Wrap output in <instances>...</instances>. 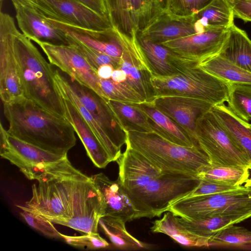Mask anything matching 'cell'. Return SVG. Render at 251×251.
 Returning <instances> with one entry per match:
<instances>
[{
    "label": "cell",
    "mask_w": 251,
    "mask_h": 251,
    "mask_svg": "<svg viewBox=\"0 0 251 251\" xmlns=\"http://www.w3.org/2000/svg\"><path fill=\"white\" fill-rule=\"evenodd\" d=\"M32 186V197L21 210L84 233H97L104 205L90 176L75 168L68 156L47 166Z\"/></svg>",
    "instance_id": "1"
},
{
    "label": "cell",
    "mask_w": 251,
    "mask_h": 251,
    "mask_svg": "<svg viewBox=\"0 0 251 251\" xmlns=\"http://www.w3.org/2000/svg\"><path fill=\"white\" fill-rule=\"evenodd\" d=\"M118 180L138 213V219L160 217L199 184L198 176L163 170L126 147L116 160Z\"/></svg>",
    "instance_id": "2"
},
{
    "label": "cell",
    "mask_w": 251,
    "mask_h": 251,
    "mask_svg": "<svg viewBox=\"0 0 251 251\" xmlns=\"http://www.w3.org/2000/svg\"><path fill=\"white\" fill-rule=\"evenodd\" d=\"M3 106L9 123L7 131L14 137L58 154H67L75 146V132L65 117L47 111L25 97Z\"/></svg>",
    "instance_id": "3"
},
{
    "label": "cell",
    "mask_w": 251,
    "mask_h": 251,
    "mask_svg": "<svg viewBox=\"0 0 251 251\" xmlns=\"http://www.w3.org/2000/svg\"><path fill=\"white\" fill-rule=\"evenodd\" d=\"M13 47L24 97L47 111L65 117L51 64L18 29L14 34Z\"/></svg>",
    "instance_id": "4"
},
{
    "label": "cell",
    "mask_w": 251,
    "mask_h": 251,
    "mask_svg": "<svg viewBox=\"0 0 251 251\" xmlns=\"http://www.w3.org/2000/svg\"><path fill=\"white\" fill-rule=\"evenodd\" d=\"M126 147L139 152L160 169L198 176L210 164L207 155L198 146H180L154 132L125 131Z\"/></svg>",
    "instance_id": "5"
},
{
    "label": "cell",
    "mask_w": 251,
    "mask_h": 251,
    "mask_svg": "<svg viewBox=\"0 0 251 251\" xmlns=\"http://www.w3.org/2000/svg\"><path fill=\"white\" fill-rule=\"evenodd\" d=\"M151 82L154 98L186 96L206 101L213 105L223 104L228 99V84L197 66L168 76L152 73Z\"/></svg>",
    "instance_id": "6"
},
{
    "label": "cell",
    "mask_w": 251,
    "mask_h": 251,
    "mask_svg": "<svg viewBox=\"0 0 251 251\" xmlns=\"http://www.w3.org/2000/svg\"><path fill=\"white\" fill-rule=\"evenodd\" d=\"M168 211L188 219L213 215L251 217V187L214 195L186 197L172 204Z\"/></svg>",
    "instance_id": "7"
},
{
    "label": "cell",
    "mask_w": 251,
    "mask_h": 251,
    "mask_svg": "<svg viewBox=\"0 0 251 251\" xmlns=\"http://www.w3.org/2000/svg\"><path fill=\"white\" fill-rule=\"evenodd\" d=\"M196 134L198 147L211 164L238 166L251 170V159L231 139L211 109L198 118Z\"/></svg>",
    "instance_id": "8"
},
{
    "label": "cell",
    "mask_w": 251,
    "mask_h": 251,
    "mask_svg": "<svg viewBox=\"0 0 251 251\" xmlns=\"http://www.w3.org/2000/svg\"><path fill=\"white\" fill-rule=\"evenodd\" d=\"M52 20L96 30L113 27L109 20L76 0H10Z\"/></svg>",
    "instance_id": "9"
},
{
    "label": "cell",
    "mask_w": 251,
    "mask_h": 251,
    "mask_svg": "<svg viewBox=\"0 0 251 251\" xmlns=\"http://www.w3.org/2000/svg\"><path fill=\"white\" fill-rule=\"evenodd\" d=\"M0 155L30 180H36L49 165L62 160L67 154L53 153L10 135L0 124Z\"/></svg>",
    "instance_id": "10"
},
{
    "label": "cell",
    "mask_w": 251,
    "mask_h": 251,
    "mask_svg": "<svg viewBox=\"0 0 251 251\" xmlns=\"http://www.w3.org/2000/svg\"><path fill=\"white\" fill-rule=\"evenodd\" d=\"M17 30L13 18L0 11V96L3 104L24 97L13 47Z\"/></svg>",
    "instance_id": "11"
},
{
    "label": "cell",
    "mask_w": 251,
    "mask_h": 251,
    "mask_svg": "<svg viewBox=\"0 0 251 251\" xmlns=\"http://www.w3.org/2000/svg\"><path fill=\"white\" fill-rule=\"evenodd\" d=\"M117 31L122 48L117 68L127 75L124 83L141 95L146 101L153 100L154 94L151 82L152 72L138 42L137 31L130 37Z\"/></svg>",
    "instance_id": "12"
},
{
    "label": "cell",
    "mask_w": 251,
    "mask_h": 251,
    "mask_svg": "<svg viewBox=\"0 0 251 251\" xmlns=\"http://www.w3.org/2000/svg\"><path fill=\"white\" fill-rule=\"evenodd\" d=\"M35 43L42 49L51 65L107 100L100 85L97 72L74 47L69 45H57L41 41Z\"/></svg>",
    "instance_id": "13"
},
{
    "label": "cell",
    "mask_w": 251,
    "mask_h": 251,
    "mask_svg": "<svg viewBox=\"0 0 251 251\" xmlns=\"http://www.w3.org/2000/svg\"><path fill=\"white\" fill-rule=\"evenodd\" d=\"M229 28H211L161 45L197 65L219 54L228 37Z\"/></svg>",
    "instance_id": "14"
},
{
    "label": "cell",
    "mask_w": 251,
    "mask_h": 251,
    "mask_svg": "<svg viewBox=\"0 0 251 251\" xmlns=\"http://www.w3.org/2000/svg\"><path fill=\"white\" fill-rule=\"evenodd\" d=\"M153 105L182 127L194 145L196 140V126L198 118L210 110V103L200 99L181 96L155 97L151 101Z\"/></svg>",
    "instance_id": "15"
},
{
    "label": "cell",
    "mask_w": 251,
    "mask_h": 251,
    "mask_svg": "<svg viewBox=\"0 0 251 251\" xmlns=\"http://www.w3.org/2000/svg\"><path fill=\"white\" fill-rule=\"evenodd\" d=\"M65 77L81 103L108 137L121 149L126 144V135L120 128L106 100L68 76Z\"/></svg>",
    "instance_id": "16"
},
{
    "label": "cell",
    "mask_w": 251,
    "mask_h": 251,
    "mask_svg": "<svg viewBox=\"0 0 251 251\" xmlns=\"http://www.w3.org/2000/svg\"><path fill=\"white\" fill-rule=\"evenodd\" d=\"M47 19L68 36L85 46L112 57H121L122 48L114 28L96 30Z\"/></svg>",
    "instance_id": "17"
},
{
    "label": "cell",
    "mask_w": 251,
    "mask_h": 251,
    "mask_svg": "<svg viewBox=\"0 0 251 251\" xmlns=\"http://www.w3.org/2000/svg\"><path fill=\"white\" fill-rule=\"evenodd\" d=\"M204 31L193 15L178 16L166 11L144 31L137 32L147 39L161 44Z\"/></svg>",
    "instance_id": "18"
},
{
    "label": "cell",
    "mask_w": 251,
    "mask_h": 251,
    "mask_svg": "<svg viewBox=\"0 0 251 251\" xmlns=\"http://www.w3.org/2000/svg\"><path fill=\"white\" fill-rule=\"evenodd\" d=\"M90 177L101 194L103 216L120 217L126 222L138 219L137 211L118 179L111 180L102 173Z\"/></svg>",
    "instance_id": "19"
},
{
    "label": "cell",
    "mask_w": 251,
    "mask_h": 251,
    "mask_svg": "<svg viewBox=\"0 0 251 251\" xmlns=\"http://www.w3.org/2000/svg\"><path fill=\"white\" fill-rule=\"evenodd\" d=\"M13 6L18 26L27 38L35 42L69 45L66 34L52 25L42 14L22 5Z\"/></svg>",
    "instance_id": "20"
},
{
    "label": "cell",
    "mask_w": 251,
    "mask_h": 251,
    "mask_svg": "<svg viewBox=\"0 0 251 251\" xmlns=\"http://www.w3.org/2000/svg\"><path fill=\"white\" fill-rule=\"evenodd\" d=\"M58 92L64 108V116L74 127L87 155L97 167L105 168L112 162L107 152L75 106L64 95L59 91Z\"/></svg>",
    "instance_id": "21"
},
{
    "label": "cell",
    "mask_w": 251,
    "mask_h": 251,
    "mask_svg": "<svg viewBox=\"0 0 251 251\" xmlns=\"http://www.w3.org/2000/svg\"><path fill=\"white\" fill-rule=\"evenodd\" d=\"M137 38L152 73L168 76L195 66L167 47L147 39L137 32Z\"/></svg>",
    "instance_id": "22"
},
{
    "label": "cell",
    "mask_w": 251,
    "mask_h": 251,
    "mask_svg": "<svg viewBox=\"0 0 251 251\" xmlns=\"http://www.w3.org/2000/svg\"><path fill=\"white\" fill-rule=\"evenodd\" d=\"M135 104L147 117L153 132L180 146L188 147L195 146L187 133L156 107L151 101Z\"/></svg>",
    "instance_id": "23"
},
{
    "label": "cell",
    "mask_w": 251,
    "mask_h": 251,
    "mask_svg": "<svg viewBox=\"0 0 251 251\" xmlns=\"http://www.w3.org/2000/svg\"><path fill=\"white\" fill-rule=\"evenodd\" d=\"M54 79L58 90L75 106L107 152L112 162L116 161L122 154L121 149L108 137L81 103L76 95L69 86L65 75L61 74L59 70H56L54 72Z\"/></svg>",
    "instance_id": "24"
},
{
    "label": "cell",
    "mask_w": 251,
    "mask_h": 251,
    "mask_svg": "<svg viewBox=\"0 0 251 251\" xmlns=\"http://www.w3.org/2000/svg\"><path fill=\"white\" fill-rule=\"evenodd\" d=\"M211 110L236 145L251 159V124L240 119L224 103Z\"/></svg>",
    "instance_id": "25"
},
{
    "label": "cell",
    "mask_w": 251,
    "mask_h": 251,
    "mask_svg": "<svg viewBox=\"0 0 251 251\" xmlns=\"http://www.w3.org/2000/svg\"><path fill=\"white\" fill-rule=\"evenodd\" d=\"M152 223L151 232L164 233L183 246H210V238L201 236L190 232L180 223L178 217L170 211L166 212L161 219L154 221Z\"/></svg>",
    "instance_id": "26"
},
{
    "label": "cell",
    "mask_w": 251,
    "mask_h": 251,
    "mask_svg": "<svg viewBox=\"0 0 251 251\" xmlns=\"http://www.w3.org/2000/svg\"><path fill=\"white\" fill-rule=\"evenodd\" d=\"M219 55L251 73V40L245 31L234 24Z\"/></svg>",
    "instance_id": "27"
},
{
    "label": "cell",
    "mask_w": 251,
    "mask_h": 251,
    "mask_svg": "<svg viewBox=\"0 0 251 251\" xmlns=\"http://www.w3.org/2000/svg\"><path fill=\"white\" fill-rule=\"evenodd\" d=\"M106 100L120 128L124 132L125 131L153 132L147 117L135 103L110 99Z\"/></svg>",
    "instance_id": "28"
},
{
    "label": "cell",
    "mask_w": 251,
    "mask_h": 251,
    "mask_svg": "<svg viewBox=\"0 0 251 251\" xmlns=\"http://www.w3.org/2000/svg\"><path fill=\"white\" fill-rule=\"evenodd\" d=\"M197 66L227 84L251 85V73L218 54Z\"/></svg>",
    "instance_id": "29"
},
{
    "label": "cell",
    "mask_w": 251,
    "mask_h": 251,
    "mask_svg": "<svg viewBox=\"0 0 251 251\" xmlns=\"http://www.w3.org/2000/svg\"><path fill=\"white\" fill-rule=\"evenodd\" d=\"M126 222L121 218L105 215L99 220V225L112 244L122 250H137L149 248L126 230Z\"/></svg>",
    "instance_id": "30"
},
{
    "label": "cell",
    "mask_w": 251,
    "mask_h": 251,
    "mask_svg": "<svg viewBox=\"0 0 251 251\" xmlns=\"http://www.w3.org/2000/svg\"><path fill=\"white\" fill-rule=\"evenodd\" d=\"M193 16L204 30L211 28H229L234 25L233 10L227 0H213Z\"/></svg>",
    "instance_id": "31"
},
{
    "label": "cell",
    "mask_w": 251,
    "mask_h": 251,
    "mask_svg": "<svg viewBox=\"0 0 251 251\" xmlns=\"http://www.w3.org/2000/svg\"><path fill=\"white\" fill-rule=\"evenodd\" d=\"M168 0H129L134 28L141 32L155 21L167 8Z\"/></svg>",
    "instance_id": "32"
},
{
    "label": "cell",
    "mask_w": 251,
    "mask_h": 251,
    "mask_svg": "<svg viewBox=\"0 0 251 251\" xmlns=\"http://www.w3.org/2000/svg\"><path fill=\"white\" fill-rule=\"evenodd\" d=\"M178 220L190 232L211 239L222 230L247 219L241 217L213 215L198 219L178 217Z\"/></svg>",
    "instance_id": "33"
},
{
    "label": "cell",
    "mask_w": 251,
    "mask_h": 251,
    "mask_svg": "<svg viewBox=\"0 0 251 251\" xmlns=\"http://www.w3.org/2000/svg\"><path fill=\"white\" fill-rule=\"evenodd\" d=\"M249 169L233 165L209 164L201 169L198 174L200 179L218 183L242 185L250 177Z\"/></svg>",
    "instance_id": "34"
},
{
    "label": "cell",
    "mask_w": 251,
    "mask_h": 251,
    "mask_svg": "<svg viewBox=\"0 0 251 251\" xmlns=\"http://www.w3.org/2000/svg\"><path fill=\"white\" fill-rule=\"evenodd\" d=\"M228 107L240 119L251 121V85L228 84Z\"/></svg>",
    "instance_id": "35"
},
{
    "label": "cell",
    "mask_w": 251,
    "mask_h": 251,
    "mask_svg": "<svg viewBox=\"0 0 251 251\" xmlns=\"http://www.w3.org/2000/svg\"><path fill=\"white\" fill-rule=\"evenodd\" d=\"M110 22L113 28L129 36L137 31L130 14L129 0H105Z\"/></svg>",
    "instance_id": "36"
},
{
    "label": "cell",
    "mask_w": 251,
    "mask_h": 251,
    "mask_svg": "<svg viewBox=\"0 0 251 251\" xmlns=\"http://www.w3.org/2000/svg\"><path fill=\"white\" fill-rule=\"evenodd\" d=\"M99 83L107 100L134 103L146 101L141 95L124 82H117L111 78H99Z\"/></svg>",
    "instance_id": "37"
},
{
    "label": "cell",
    "mask_w": 251,
    "mask_h": 251,
    "mask_svg": "<svg viewBox=\"0 0 251 251\" xmlns=\"http://www.w3.org/2000/svg\"><path fill=\"white\" fill-rule=\"evenodd\" d=\"M251 244V231L234 225L220 231L212 237L210 246H240Z\"/></svg>",
    "instance_id": "38"
},
{
    "label": "cell",
    "mask_w": 251,
    "mask_h": 251,
    "mask_svg": "<svg viewBox=\"0 0 251 251\" xmlns=\"http://www.w3.org/2000/svg\"><path fill=\"white\" fill-rule=\"evenodd\" d=\"M67 36L69 45L77 50L96 72L100 66L104 64L112 65L115 69L118 68L120 58L112 57L90 49L67 35Z\"/></svg>",
    "instance_id": "39"
},
{
    "label": "cell",
    "mask_w": 251,
    "mask_h": 251,
    "mask_svg": "<svg viewBox=\"0 0 251 251\" xmlns=\"http://www.w3.org/2000/svg\"><path fill=\"white\" fill-rule=\"evenodd\" d=\"M213 0H168L166 11L178 16H190L196 14Z\"/></svg>",
    "instance_id": "40"
},
{
    "label": "cell",
    "mask_w": 251,
    "mask_h": 251,
    "mask_svg": "<svg viewBox=\"0 0 251 251\" xmlns=\"http://www.w3.org/2000/svg\"><path fill=\"white\" fill-rule=\"evenodd\" d=\"M61 235L68 244L82 249L96 250L105 248L109 246L98 232L84 233L80 236H69L62 233Z\"/></svg>",
    "instance_id": "41"
},
{
    "label": "cell",
    "mask_w": 251,
    "mask_h": 251,
    "mask_svg": "<svg viewBox=\"0 0 251 251\" xmlns=\"http://www.w3.org/2000/svg\"><path fill=\"white\" fill-rule=\"evenodd\" d=\"M21 216L31 227L38 230L45 235L53 238H62L53 223L43 217L25 210L20 212Z\"/></svg>",
    "instance_id": "42"
},
{
    "label": "cell",
    "mask_w": 251,
    "mask_h": 251,
    "mask_svg": "<svg viewBox=\"0 0 251 251\" xmlns=\"http://www.w3.org/2000/svg\"><path fill=\"white\" fill-rule=\"evenodd\" d=\"M243 186H232L201 179L198 186L184 198L214 195L236 190L242 188Z\"/></svg>",
    "instance_id": "43"
},
{
    "label": "cell",
    "mask_w": 251,
    "mask_h": 251,
    "mask_svg": "<svg viewBox=\"0 0 251 251\" xmlns=\"http://www.w3.org/2000/svg\"><path fill=\"white\" fill-rule=\"evenodd\" d=\"M234 17L251 22V0H239L231 5Z\"/></svg>",
    "instance_id": "44"
},
{
    "label": "cell",
    "mask_w": 251,
    "mask_h": 251,
    "mask_svg": "<svg viewBox=\"0 0 251 251\" xmlns=\"http://www.w3.org/2000/svg\"><path fill=\"white\" fill-rule=\"evenodd\" d=\"M91 10L109 20L105 0H76ZM110 21V20H109Z\"/></svg>",
    "instance_id": "45"
},
{
    "label": "cell",
    "mask_w": 251,
    "mask_h": 251,
    "mask_svg": "<svg viewBox=\"0 0 251 251\" xmlns=\"http://www.w3.org/2000/svg\"><path fill=\"white\" fill-rule=\"evenodd\" d=\"M113 66L110 64H104L100 66L97 70V74L99 78L108 79L111 77L115 70Z\"/></svg>",
    "instance_id": "46"
},
{
    "label": "cell",
    "mask_w": 251,
    "mask_h": 251,
    "mask_svg": "<svg viewBox=\"0 0 251 251\" xmlns=\"http://www.w3.org/2000/svg\"><path fill=\"white\" fill-rule=\"evenodd\" d=\"M111 78L115 82L123 83L127 78L126 74L120 69H115L113 72Z\"/></svg>",
    "instance_id": "47"
},
{
    "label": "cell",
    "mask_w": 251,
    "mask_h": 251,
    "mask_svg": "<svg viewBox=\"0 0 251 251\" xmlns=\"http://www.w3.org/2000/svg\"><path fill=\"white\" fill-rule=\"evenodd\" d=\"M244 186L245 187H251V178H249L245 182Z\"/></svg>",
    "instance_id": "48"
},
{
    "label": "cell",
    "mask_w": 251,
    "mask_h": 251,
    "mask_svg": "<svg viewBox=\"0 0 251 251\" xmlns=\"http://www.w3.org/2000/svg\"><path fill=\"white\" fill-rule=\"evenodd\" d=\"M238 0H227V1L231 4V5Z\"/></svg>",
    "instance_id": "49"
}]
</instances>
